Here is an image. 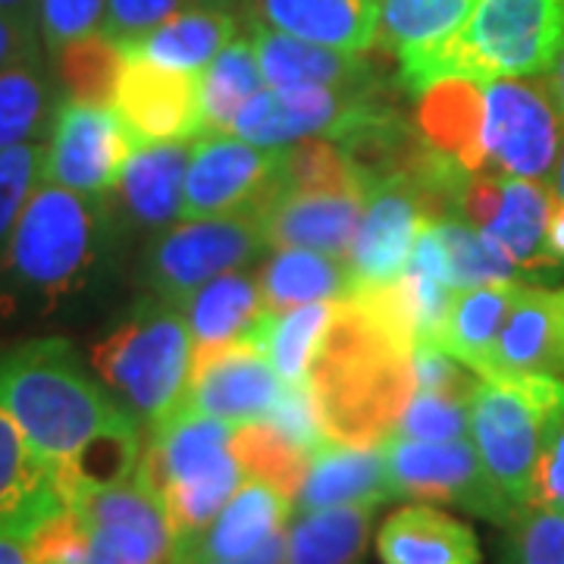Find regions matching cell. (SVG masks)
<instances>
[{
	"instance_id": "6da1fadb",
	"label": "cell",
	"mask_w": 564,
	"mask_h": 564,
	"mask_svg": "<svg viewBox=\"0 0 564 564\" xmlns=\"http://www.w3.org/2000/svg\"><path fill=\"white\" fill-rule=\"evenodd\" d=\"M307 383L326 445L380 448L414 395L411 348L392 339L351 299H336Z\"/></svg>"
},
{
	"instance_id": "7a4b0ae2",
	"label": "cell",
	"mask_w": 564,
	"mask_h": 564,
	"mask_svg": "<svg viewBox=\"0 0 564 564\" xmlns=\"http://www.w3.org/2000/svg\"><path fill=\"white\" fill-rule=\"evenodd\" d=\"M113 236L107 198L41 182L0 254V304L51 314L98 280Z\"/></svg>"
},
{
	"instance_id": "3957f363",
	"label": "cell",
	"mask_w": 564,
	"mask_h": 564,
	"mask_svg": "<svg viewBox=\"0 0 564 564\" xmlns=\"http://www.w3.org/2000/svg\"><path fill=\"white\" fill-rule=\"evenodd\" d=\"M0 404L54 477L98 436L135 423L66 339H35L0 351Z\"/></svg>"
},
{
	"instance_id": "277c9868",
	"label": "cell",
	"mask_w": 564,
	"mask_h": 564,
	"mask_svg": "<svg viewBox=\"0 0 564 564\" xmlns=\"http://www.w3.org/2000/svg\"><path fill=\"white\" fill-rule=\"evenodd\" d=\"M562 41L564 0H477L452 39L399 57V79L417 98L445 79H533Z\"/></svg>"
},
{
	"instance_id": "5b68a950",
	"label": "cell",
	"mask_w": 564,
	"mask_h": 564,
	"mask_svg": "<svg viewBox=\"0 0 564 564\" xmlns=\"http://www.w3.org/2000/svg\"><path fill=\"white\" fill-rule=\"evenodd\" d=\"M236 423L173 411L141 440L139 474L161 499L173 543L195 536L236 496L245 474L232 455Z\"/></svg>"
},
{
	"instance_id": "8992f818",
	"label": "cell",
	"mask_w": 564,
	"mask_h": 564,
	"mask_svg": "<svg viewBox=\"0 0 564 564\" xmlns=\"http://www.w3.org/2000/svg\"><path fill=\"white\" fill-rule=\"evenodd\" d=\"M91 370L139 430L161 426L176 411L192 370V336L180 304L141 299L91 348Z\"/></svg>"
},
{
	"instance_id": "52a82bcc",
	"label": "cell",
	"mask_w": 564,
	"mask_h": 564,
	"mask_svg": "<svg viewBox=\"0 0 564 564\" xmlns=\"http://www.w3.org/2000/svg\"><path fill=\"white\" fill-rule=\"evenodd\" d=\"M562 395L564 377L536 373H499L470 395V443L514 508L533 505L543 423Z\"/></svg>"
},
{
	"instance_id": "ba28073f",
	"label": "cell",
	"mask_w": 564,
	"mask_h": 564,
	"mask_svg": "<svg viewBox=\"0 0 564 564\" xmlns=\"http://www.w3.org/2000/svg\"><path fill=\"white\" fill-rule=\"evenodd\" d=\"M562 135L564 117L545 82H484L486 173L543 182L552 188Z\"/></svg>"
},
{
	"instance_id": "9c48e42d",
	"label": "cell",
	"mask_w": 564,
	"mask_h": 564,
	"mask_svg": "<svg viewBox=\"0 0 564 564\" xmlns=\"http://www.w3.org/2000/svg\"><path fill=\"white\" fill-rule=\"evenodd\" d=\"M383 455L392 499L455 505L502 527L511 524V518L521 511L489 480L470 440H452V443L389 440L383 445Z\"/></svg>"
},
{
	"instance_id": "30bf717a",
	"label": "cell",
	"mask_w": 564,
	"mask_h": 564,
	"mask_svg": "<svg viewBox=\"0 0 564 564\" xmlns=\"http://www.w3.org/2000/svg\"><path fill=\"white\" fill-rule=\"evenodd\" d=\"M263 248L267 242L254 214L182 223L144 251L141 276L148 295L180 304L204 282L261 258Z\"/></svg>"
},
{
	"instance_id": "8fae6325",
	"label": "cell",
	"mask_w": 564,
	"mask_h": 564,
	"mask_svg": "<svg viewBox=\"0 0 564 564\" xmlns=\"http://www.w3.org/2000/svg\"><path fill=\"white\" fill-rule=\"evenodd\" d=\"M280 188V148H258L229 132L202 135L185 170L180 220L258 214Z\"/></svg>"
},
{
	"instance_id": "7c38bea8",
	"label": "cell",
	"mask_w": 564,
	"mask_h": 564,
	"mask_svg": "<svg viewBox=\"0 0 564 564\" xmlns=\"http://www.w3.org/2000/svg\"><path fill=\"white\" fill-rule=\"evenodd\" d=\"M135 144V135L110 104L63 98L54 113L51 139L44 144L41 182L61 185L85 198H107Z\"/></svg>"
},
{
	"instance_id": "4fadbf2b",
	"label": "cell",
	"mask_w": 564,
	"mask_h": 564,
	"mask_svg": "<svg viewBox=\"0 0 564 564\" xmlns=\"http://www.w3.org/2000/svg\"><path fill=\"white\" fill-rule=\"evenodd\" d=\"M66 505L88 533L85 564H170L173 530L161 499L139 474L122 484L76 492Z\"/></svg>"
},
{
	"instance_id": "5bb4252c",
	"label": "cell",
	"mask_w": 564,
	"mask_h": 564,
	"mask_svg": "<svg viewBox=\"0 0 564 564\" xmlns=\"http://www.w3.org/2000/svg\"><path fill=\"white\" fill-rule=\"evenodd\" d=\"M377 91H339L323 85H295L258 91L229 126V135L258 148H289L307 139L336 141L361 117Z\"/></svg>"
},
{
	"instance_id": "9a60e30c",
	"label": "cell",
	"mask_w": 564,
	"mask_h": 564,
	"mask_svg": "<svg viewBox=\"0 0 564 564\" xmlns=\"http://www.w3.org/2000/svg\"><path fill=\"white\" fill-rule=\"evenodd\" d=\"M555 195L543 182L474 173L462 192L458 220L486 232L518 270L555 267L545 251V226Z\"/></svg>"
},
{
	"instance_id": "2e32d148",
	"label": "cell",
	"mask_w": 564,
	"mask_h": 564,
	"mask_svg": "<svg viewBox=\"0 0 564 564\" xmlns=\"http://www.w3.org/2000/svg\"><path fill=\"white\" fill-rule=\"evenodd\" d=\"M367 207L358 188H276L254 214L267 248H311L345 258Z\"/></svg>"
},
{
	"instance_id": "e0dca14e",
	"label": "cell",
	"mask_w": 564,
	"mask_h": 564,
	"mask_svg": "<svg viewBox=\"0 0 564 564\" xmlns=\"http://www.w3.org/2000/svg\"><path fill=\"white\" fill-rule=\"evenodd\" d=\"M280 373L258 345L226 348L192 364L176 411H192L226 423L267 421L282 395Z\"/></svg>"
},
{
	"instance_id": "ac0fdd59",
	"label": "cell",
	"mask_w": 564,
	"mask_h": 564,
	"mask_svg": "<svg viewBox=\"0 0 564 564\" xmlns=\"http://www.w3.org/2000/svg\"><path fill=\"white\" fill-rule=\"evenodd\" d=\"M433 223L421 188L408 180L377 182L367 192V207L355 242L345 254L355 282H389L404 270L414 242Z\"/></svg>"
},
{
	"instance_id": "d6986e66",
	"label": "cell",
	"mask_w": 564,
	"mask_h": 564,
	"mask_svg": "<svg viewBox=\"0 0 564 564\" xmlns=\"http://www.w3.org/2000/svg\"><path fill=\"white\" fill-rule=\"evenodd\" d=\"M135 141H192L202 135L198 73H176L122 57L110 104Z\"/></svg>"
},
{
	"instance_id": "ffe728a7",
	"label": "cell",
	"mask_w": 564,
	"mask_h": 564,
	"mask_svg": "<svg viewBox=\"0 0 564 564\" xmlns=\"http://www.w3.org/2000/svg\"><path fill=\"white\" fill-rule=\"evenodd\" d=\"M295 502L276 486L245 477L236 496L195 536L173 543L170 564H223L254 552L289 524Z\"/></svg>"
},
{
	"instance_id": "44dd1931",
	"label": "cell",
	"mask_w": 564,
	"mask_h": 564,
	"mask_svg": "<svg viewBox=\"0 0 564 564\" xmlns=\"http://www.w3.org/2000/svg\"><path fill=\"white\" fill-rule=\"evenodd\" d=\"M251 44L263 82L270 88L323 85L339 91H380V69L367 54L292 39L261 22H254Z\"/></svg>"
},
{
	"instance_id": "7402d4cb",
	"label": "cell",
	"mask_w": 564,
	"mask_h": 564,
	"mask_svg": "<svg viewBox=\"0 0 564 564\" xmlns=\"http://www.w3.org/2000/svg\"><path fill=\"white\" fill-rule=\"evenodd\" d=\"M192 336V364L226 348L254 345V333L267 317L261 285L254 273L229 270L198 285L180 302Z\"/></svg>"
},
{
	"instance_id": "603a6c76",
	"label": "cell",
	"mask_w": 564,
	"mask_h": 564,
	"mask_svg": "<svg viewBox=\"0 0 564 564\" xmlns=\"http://www.w3.org/2000/svg\"><path fill=\"white\" fill-rule=\"evenodd\" d=\"M195 141H139L113 185L117 214L132 229L154 232L180 220L185 170Z\"/></svg>"
},
{
	"instance_id": "cb8c5ba5",
	"label": "cell",
	"mask_w": 564,
	"mask_h": 564,
	"mask_svg": "<svg viewBox=\"0 0 564 564\" xmlns=\"http://www.w3.org/2000/svg\"><path fill=\"white\" fill-rule=\"evenodd\" d=\"M499 373L564 377V289L521 282L496 345Z\"/></svg>"
},
{
	"instance_id": "d4e9b609",
	"label": "cell",
	"mask_w": 564,
	"mask_h": 564,
	"mask_svg": "<svg viewBox=\"0 0 564 564\" xmlns=\"http://www.w3.org/2000/svg\"><path fill=\"white\" fill-rule=\"evenodd\" d=\"M383 564H480V540L470 527L433 505H404L377 533Z\"/></svg>"
},
{
	"instance_id": "484cf974",
	"label": "cell",
	"mask_w": 564,
	"mask_h": 564,
	"mask_svg": "<svg viewBox=\"0 0 564 564\" xmlns=\"http://www.w3.org/2000/svg\"><path fill=\"white\" fill-rule=\"evenodd\" d=\"M254 13L282 35L364 54L377 39L380 0H254Z\"/></svg>"
},
{
	"instance_id": "4316f807",
	"label": "cell",
	"mask_w": 564,
	"mask_h": 564,
	"mask_svg": "<svg viewBox=\"0 0 564 564\" xmlns=\"http://www.w3.org/2000/svg\"><path fill=\"white\" fill-rule=\"evenodd\" d=\"M417 132L423 141L467 173H486L484 82L445 79L417 98Z\"/></svg>"
},
{
	"instance_id": "83f0119b",
	"label": "cell",
	"mask_w": 564,
	"mask_h": 564,
	"mask_svg": "<svg viewBox=\"0 0 564 564\" xmlns=\"http://www.w3.org/2000/svg\"><path fill=\"white\" fill-rule=\"evenodd\" d=\"M63 508L66 499L54 474L32 455L17 423L0 404V527L29 540Z\"/></svg>"
},
{
	"instance_id": "f1b7e54d",
	"label": "cell",
	"mask_w": 564,
	"mask_h": 564,
	"mask_svg": "<svg viewBox=\"0 0 564 564\" xmlns=\"http://www.w3.org/2000/svg\"><path fill=\"white\" fill-rule=\"evenodd\" d=\"M392 499L386 455L380 448H348V445H323L311 455L295 508L323 511L339 505H380Z\"/></svg>"
},
{
	"instance_id": "f546056e",
	"label": "cell",
	"mask_w": 564,
	"mask_h": 564,
	"mask_svg": "<svg viewBox=\"0 0 564 564\" xmlns=\"http://www.w3.org/2000/svg\"><path fill=\"white\" fill-rule=\"evenodd\" d=\"M236 17L226 7H195L166 20L132 44H122V57L154 63L176 73H202L229 41H236Z\"/></svg>"
},
{
	"instance_id": "4dcf8cb0",
	"label": "cell",
	"mask_w": 564,
	"mask_h": 564,
	"mask_svg": "<svg viewBox=\"0 0 564 564\" xmlns=\"http://www.w3.org/2000/svg\"><path fill=\"white\" fill-rule=\"evenodd\" d=\"M267 314H282L314 302H336L351 292V270L345 258L311 248H276L258 273Z\"/></svg>"
},
{
	"instance_id": "1f68e13d",
	"label": "cell",
	"mask_w": 564,
	"mask_h": 564,
	"mask_svg": "<svg viewBox=\"0 0 564 564\" xmlns=\"http://www.w3.org/2000/svg\"><path fill=\"white\" fill-rule=\"evenodd\" d=\"M518 289L521 282L508 280L462 289L455 295L452 314L445 321L443 348L464 367H470L480 380L496 373V345Z\"/></svg>"
},
{
	"instance_id": "d6a6232c",
	"label": "cell",
	"mask_w": 564,
	"mask_h": 564,
	"mask_svg": "<svg viewBox=\"0 0 564 564\" xmlns=\"http://www.w3.org/2000/svg\"><path fill=\"white\" fill-rule=\"evenodd\" d=\"M377 505L307 511L285 530V564H358Z\"/></svg>"
},
{
	"instance_id": "836d02e7",
	"label": "cell",
	"mask_w": 564,
	"mask_h": 564,
	"mask_svg": "<svg viewBox=\"0 0 564 564\" xmlns=\"http://www.w3.org/2000/svg\"><path fill=\"white\" fill-rule=\"evenodd\" d=\"M61 101L57 82L41 54L0 69V151L51 132Z\"/></svg>"
},
{
	"instance_id": "e575fe53",
	"label": "cell",
	"mask_w": 564,
	"mask_h": 564,
	"mask_svg": "<svg viewBox=\"0 0 564 564\" xmlns=\"http://www.w3.org/2000/svg\"><path fill=\"white\" fill-rule=\"evenodd\" d=\"M477 0H380L377 39L389 57H402L411 51L436 47L462 29Z\"/></svg>"
},
{
	"instance_id": "d590c367",
	"label": "cell",
	"mask_w": 564,
	"mask_h": 564,
	"mask_svg": "<svg viewBox=\"0 0 564 564\" xmlns=\"http://www.w3.org/2000/svg\"><path fill=\"white\" fill-rule=\"evenodd\" d=\"M263 76L254 44L245 39L229 41L214 61L198 73V113L202 135L229 132L236 113L261 91Z\"/></svg>"
},
{
	"instance_id": "8d00e7d4",
	"label": "cell",
	"mask_w": 564,
	"mask_h": 564,
	"mask_svg": "<svg viewBox=\"0 0 564 564\" xmlns=\"http://www.w3.org/2000/svg\"><path fill=\"white\" fill-rule=\"evenodd\" d=\"M333 314H336V302H314L263 317L254 333V345L261 348L270 367L280 373L282 383L307 380L317 348L333 323Z\"/></svg>"
},
{
	"instance_id": "74e56055",
	"label": "cell",
	"mask_w": 564,
	"mask_h": 564,
	"mask_svg": "<svg viewBox=\"0 0 564 564\" xmlns=\"http://www.w3.org/2000/svg\"><path fill=\"white\" fill-rule=\"evenodd\" d=\"M232 455H236L245 477L276 486L292 502L302 489L307 464H311L307 452L289 443L267 421L236 423L232 426Z\"/></svg>"
},
{
	"instance_id": "f35d334b",
	"label": "cell",
	"mask_w": 564,
	"mask_h": 564,
	"mask_svg": "<svg viewBox=\"0 0 564 564\" xmlns=\"http://www.w3.org/2000/svg\"><path fill=\"white\" fill-rule=\"evenodd\" d=\"M54 61H57V79L66 91V101L113 104L122 51L113 41L104 39L101 32L61 47Z\"/></svg>"
},
{
	"instance_id": "ab89813d",
	"label": "cell",
	"mask_w": 564,
	"mask_h": 564,
	"mask_svg": "<svg viewBox=\"0 0 564 564\" xmlns=\"http://www.w3.org/2000/svg\"><path fill=\"white\" fill-rule=\"evenodd\" d=\"M440 236H443L445 251H448V267H452V285L462 289H477L489 282H508L518 276V263L511 261L486 232L467 226L464 220H443Z\"/></svg>"
},
{
	"instance_id": "60d3db41",
	"label": "cell",
	"mask_w": 564,
	"mask_h": 564,
	"mask_svg": "<svg viewBox=\"0 0 564 564\" xmlns=\"http://www.w3.org/2000/svg\"><path fill=\"white\" fill-rule=\"evenodd\" d=\"M280 188H358L367 185L343 148L329 139H307L280 148Z\"/></svg>"
},
{
	"instance_id": "b9f144b4",
	"label": "cell",
	"mask_w": 564,
	"mask_h": 564,
	"mask_svg": "<svg viewBox=\"0 0 564 564\" xmlns=\"http://www.w3.org/2000/svg\"><path fill=\"white\" fill-rule=\"evenodd\" d=\"M502 564H564V511L527 505L505 527Z\"/></svg>"
},
{
	"instance_id": "7bdbcfd3",
	"label": "cell",
	"mask_w": 564,
	"mask_h": 564,
	"mask_svg": "<svg viewBox=\"0 0 564 564\" xmlns=\"http://www.w3.org/2000/svg\"><path fill=\"white\" fill-rule=\"evenodd\" d=\"M392 440H411V443L470 440V399L414 392L392 430Z\"/></svg>"
},
{
	"instance_id": "ee69618b",
	"label": "cell",
	"mask_w": 564,
	"mask_h": 564,
	"mask_svg": "<svg viewBox=\"0 0 564 564\" xmlns=\"http://www.w3.org/2000/svg\"><path fill=\"white\" fill-rule=\"evenodd\" d=\"M44 173V144L25 141L0 151V254L10 242L32 192L41 185Z\"/></svg>"
},
{
	"instance_id": "f6af8a7d",
	"label": "cell",
	"mask_w": 564,
	"mask_h": 564,
	"mask_svg": "<svg viewBox=\"0 0 564 564\" xmlns=\"http://www.w3.org/2000/svg\"><path fill=\"white\" fill-rule=\"evenodd\" d=\"M229 3L232 0H107L101 35L122 47L185 10H195V7H226L229 10Z\"/></svg>"
},
{
	"instance_id": "bcb514c9",
	"label": "cell",
	"mask_w": 564,
	"mask_h": 564,
	"mask_svg": "<svg viewBox=\"0 0 564 564\" xmlns=\"http://www.w3.org/2000/svg\"><path fill=\"white\" fill-rule=\"evenodd\" d=\"M107 0H35L41 44L57 54L73 41L98 35L104 22Z\"/></svg>"
},
{
	"instance_id": "7dc6e473",
	"label": "cell",
	"mask_w": 564,
	"mask_h": 564,
	"mask_svg": "<svg viewBox=\"0 0 564 564\" xmlns=\"http://www.w3.org/2000/svg\"><path fill=\"white\" fill-rule=\"evenodd\" d=\"M267 423L307 455H317L326 445L321 411H317V402H314V392H311L307 380L282 386L280 402L273 404V411L267 414Z\"/></svg>"
},
{
	"instance_id": "c3c4849f",
	"label": "cell",
	"mask_w": 564,
	"mask_h": 564,
	"mask_svg": "<svg viewBox=\"0 0 564 564\" xmlns=\"http://www.w3.org/2000/svg\"><path fill=\"white\" fill-rule=\"evenodd\" d=\"M411 367H414V392L470 399L480 383V377L470 367H464L455 355H448L443 345H417L411 351Z\"/></svg>"
},
{
	"instance_id": "681fc988",
	"label": "cell",
	"mask_w": 564,
	"mask_h": 564,
	"mask_svg": "<svg viewBox=\"0 0 564 564\" xmlns=\"http://www.w3.org/2000/svg\"><path fill=\"white\" fill-rule=\"evenodd\" d=\"M29 552L35 564H85L88 555V533L79 514L66 505L54 518L29 536Z\"/></svg>"
},
{
	"instance_id": "f907efd6",
	"label": "cell",
	"mask_w": 564,
	"mask_h": 564,
	"mask_svg": "<svg viewBox=\"0 0 564 564\" xmlns=\"http://www.w3.org/2000/svg\"><path fill=\"white\" fill-rule=\"evenodd\" d=\"M533 505L564 511V395L543 423V443L536 462V496Z\"/></svg>"
},
{
	"instance_id": "816d5d0a",
	"label": "cell",
	"mask_w": 564,
	"mask_h": 564,
	"mask_svg": "<svg viewBox=\"0 0 564 564\" xmlns=\"http://www.w3.org/2000/svg\"><path fill=\"white\" fill-rule=\"evenodd\" d=\"M41 54V35L35 13H3L0 10V69Z\"/></svg>"
},
{
	"instance_id": "f5cc1de1",
	"label": "cell",
	"mask_w": 564,
	"mask_h": 564,
	"mask_svg": "<svg viewBox=\"0 0 564 564\" xmlns=\"http://www.w3.org/2000/svg\"><path fill=\"white\" fill-rule=\"evenodd\" d=\"M545 251L555 267H564V204L555 202L545 226Z\"/></svg>"
},
{
	"instance_id": "db71d44e",
	"label": "cell",
	"mask_w": 564,
	"mask_h": 564,
	"mask_svg": "<svg viewBox=\"0 0 564 564\" xmlns=\"http://www.w3.org/2000/svg\"><path fill=\"white\" fill-rule=\"evenodd\" d=\"M223 564H285V530L270 536L267 543L258 545L254 552H248L242 558H232V562Z\"/></svg>"
},
{
	"instance_id": "11a10c76",
	"label": "cell",
	"mask_w": 564,
	"mask_h": 564,
	"mask_svg": "<svg viewBox=\"0 0 564 564\" xmlns=\"http://www.w3.org/2000/svg\"><path fill=\"white\" fill-rule=\"evenodd\" d=\"M0 564H35L29 552V540L0 527Z\"/></svg>"
},
{
	"instance_id": "9f6ffc18",
	"label": "cell",
	"mask_w": 564,
	"mask_h": 564,
	"mask_svg": "<svg viewBox=\"0 0 564 564\" xmlns=\"http://www.w3.org/2000/svg\"><path fill=\"white\" fill-rule=\"evenodd\" d=\"M545 88H549L552 101L558 104V110H562L564 117V41L562 47H558V54H555V61H552V66L545 69Z\"/></svg>"
},
{
	"instance_id": "6f0895ef",
	"label": "cell",
	"mask_w": 564,
	"mask_h": 564,
	"mask_svg": "<svg viewBox=\"0 0 564 564\" xmlns=\"http://www.w3.org/2000/svg\"><path fill=\"white\" fill-rule=\"evenodd\" d=\"M552 195H555V202L564 204V135L562 151H558V166H555V176H552Z\"/></svg>"
},
{
	"instance_id": "680465c9",
	"label": "cell",
	"mask_w": 564,
	"mask_h": 564,
	"mask_svg": "<svg viewBox=\"0 0 564 564\" xmlns=\"http://www.w3.org/2000/svg\"><path fill=\"white\" fill-rule=\"evenodd\" d=\"M3 13H35V0H0Z\"/></svg>"
}]
</instances>
